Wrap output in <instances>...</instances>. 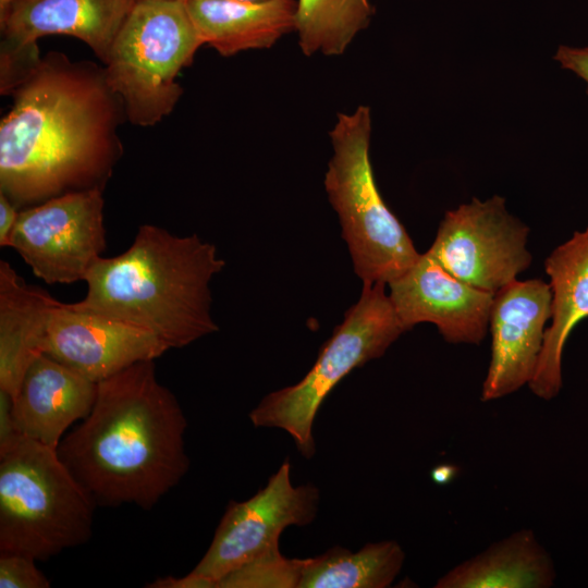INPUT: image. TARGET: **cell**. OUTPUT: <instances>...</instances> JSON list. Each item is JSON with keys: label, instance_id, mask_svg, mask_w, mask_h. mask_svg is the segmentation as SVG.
<instances>
[{"label": "cell", "instance_id": "cell-30", "mask_svg": "<svg viewBox=\"0 0 588 588\" xmlns=\"http://www.w3.org/2000/svg\"><path fill=\"white\" fill-rule=\"evenodd\" d=\"M10 0H0V10L3 9Z\"/></svg>", "mask_w": 588, "mask_h": 588}, {"label": "cell", "instance_id": "cell-5", "mask_svg": "<svg viewBox=\"0 0 588 588\" xmlns=\"http://www.w3.org/2000/svg\"><path fill=\"white\" fill-rule=\"evenodd\" d=\"M370 135L369 107L338 114L330 131L333 155L324 187L339 216L355 273L363 283L388 284L420 254L378 191L369 158Z\"/></svg>", "mask_w": 588, "mask_h": 588}, {"label": "cell", "instance_id": "cell-12", "mask_svg": "<svg viewBox=\"0 0 588 588\" xmlns=\"http://www.w3.org/2000/svg\"><path fill=\"white\" fill-rule=\"evenodd\" d=\"M388 285L406 331L430 322L449 343L477 345L486 338L494 294L462 281L429 250Z\"/></svg>", "mask_w": 588, "mask_h": 588}, {"label": "cell", "instance_id": "cell-19", "mask_svg": "<svg viewBox=\"0 0 588 588\" xmlns=\"http://www.w3.org/2000/svg\"><path fill=\"white\" fill-rule=\"evenodd\" d=\"M556 573L530 529L517 530L441 576L436 588H549Z\"/></svg>", "mask_w": 588, "mask_h": 588}, {"label": "cell", "instance_id": "cell-27", "mask_svg": "<svg viewBox=\"0 0 588 588\" xmlns=\"http://www.w3.org/2000/svg\"><path fill=\"white\" fill-rule=\"evenodd\" d=\"M17 216L16 206L0 192V245L2 247L15 224Z\"/></svg>", "mask_w": 588, "mask_h": 588}, {"label": "cell", "instance_id": "cell-10", "mask_svg": "<svg viewBox=\"0 0 588 588\" xmlns=\"http://www.w3.org/2000/svg\"><path fill=\"white\" fill-rule=\"evenodd\" d=\"M319 499L315 486L292 483L286 460L250 499L228 506L207 552L191 572L217 588L231 572L278 551L279 537L286 527L310 524Z\"/></svg>", "mask_w": 588, "mask_h": 588}, {"label": "cell", "instance_id": "cell-21", "mask_svg": "<svg viewBox=\"0 0 588 588\" xmlns=\"http://www.w3.org/2000/svg\"><path fill=\"white\" fill-rule=\"evenodd\" d=\"M370 0H297L295 30L306 56L342 54L370 22Z\"/></svg>", "mask_w": 588, "mask_h": 588}, {"label": "cell", "instance_id": "cell-11", "mask_svg": "<svg viewBox=\"0 0 588 588\" xmlns=\"http://www.w3.org/2000/svg\"><path fill=\"white\" fill-rule=\"evenodd\" d=\"M552 293L541 279L514 280L494 293L490 310L491 359L481 400H498L528 385L551 318Z\"/></svg>", "mask_w": 588, "mask_h": 588}, {"label": "cell", "instance_id": "cell-31", "mask_svg": "<svg viewBox=\"0 0 588 588\" xmlns=\"http://www.w3.org/2000/svg\"><path fill=\"white\" fill-rule=\"evenodd\" d=\"M135 3L140 1H148V0H133ZM163 1H186V0H163Z\"/></svg>", "mask_w": 588, "mask_h": 588}, {"label": "cell", "instance_id": "cell-22", "mask_svg": "<svg viewBox=\"0 0 588 588\" xmlns=\"http://www.w3.org/2000/svg\"><path fill=\"white\" fill-rule=\"evenodd\" d=\"M307 559H287L280 550L265 554L231 572L217 588H298Z\"/></svg>", "mask_w": 588, "mask_h": 588}, {"label": "cell", "instance_id": "cell-2", "mask_svg": "<svg viewBox=\"0 0 588 588\" xmlns=\"http://www.w3.org/2000/svg\"><path fill=\"white\" fill-rule=\"evenodd\" d=\"M186 427L155 360H143L98 382L90 413L57 450L96 505L150 510L188 471Z\"/></svg>", "mask_w": 588, "mask_h": 588}, {"label": "cell", "instance_id": "cell-29", "mask_svg": "<svg viewBox=\"0 0 588 588\" xmlns=\"http://www.w3.org/2000/svg\"><path fill=\"white\" fill-rule=\"evenodd\" d=\"M233 1H241V2H261L267 0H233Z\"/></svg>", "mask_w": 588, "mask_h": 588}, {"label": "cell", "instance_id": "cell-14", "mask_svg": "<svg viewBox=\"0 0 588 588\" xmlns=\"http://www.w3.org/2000/svg\"><path fill=\"white\" fill-rule=\"evenodd\" d=\"M133 0H10L0 10L4 48L1 63L38 59L36 41L69 35L84 41L106 61Z\"/></svg>", "mask_w": 588, "mask_h": 588}, {"label": "cell", "instance_id": "cell-26", "mask_svg": "<svg viewBox=\"0 0 588 588\" xmlns=\"http://www.w3.org/2000/svg\"><path fill=\"white\" fill-rule=\"evenodd\" d=\"M149 588H212V585L206 578H203L193 572L183 577L164 576L155 579L146 585Z\"/></svg>", "mask_w": 588, "mask_h": 588}, {"label": "cell", "instance_id": "cell-1", "mask_svg": "<svg viewBox=\"0 0 588 588\" xmlns=\"http://www.w3.org/2000/svg\"><path fill=\"white\" fill-rule=\"evenodd\" d=\"M14 91L0 123V192L20 206L103 188L121 154L117 96L103 70L46 58Z\"/></svg>", "mask_w": 588, "mask_h": 588}, {"label": "cell", "instance_id": "cell-3", "mask_svg": "<svg viewBox=\"0 0 588 588\" xmlns=\"http://www.w3.org/2000/svg\"><path fill=\"white\" fill-rule=\"evenodd\" d=\"M224 266L216 246L196 234L142 224L124 253L95 262L85 278L87 294L74 304L181 348L218 330L209 284Z\"/></svg>", "mask_w": 588, "mask_h": 588}, {"label": "cell", "instance_id": "cell-4", "mask_svg": "<svg viewBox=\"0 0 588 588\" xmlns=\"http://www.w3.org/2000/svg\"><path fill=\"white\" fill-rule=\"evenodd\" d=\"M95 506L57 449L22 434L0 448V553L46 561L82 546Z\"/></svg>", "mask_w": 588, "mask_h": 588}, {"label": "cell", "instance_id": "cell-9", "mask_svg": "<svg viewBox=\"0 0 588 588\" xmlns=\"http://www.w3.org/2000/svg\"><path fill=\"white\" fill-rule=\"evenodd\" d=\"M528 234L502 196L473 198L445 212L428 250L462 281L494 294L531 265Z\"/></svg>", "mask_w": 588, "mask_h": 588}, {"label": "cell", "instance_id": "cell-24", "mask_svg": "<svg viewBox=\"0 0 588 588\" xmlns=\"http://www.w3.org/2000/svg\"><path fill=\"white\" fill-rule=\"evenodd\" d=\"M554 59L561 68L574 73L586 83L588 94V46H560Z\"/></svg>", "mask_w": 588, "mask_h": 588}, {"label": "cell", "instance_id": "cell-17", "mask_svg": "<svg viewBox=\"0 0 588 588\" xmlns=\"http://www.w3.org/2000/svg\"><path fill=\"white\" fill-rule=\"evenodd\" d=\"M57 303L0 260V390L12 400L30 364L44 354Z\"/></svg>", "mask_w": 588, "mask_h": 588}, {"label": "cell", "instance_id": "cell-16", "mask_svg": "<svg viewBox=\"0 0 588 588\" xmlns=\"http://www.w3.org/2000/svg\"><path fill=\"white\" fill-rule=\"evenodd\" d=\"M544 270L552 293L550 326L536 371L528 383L538 397L550 401L563 384L562 356L573 329L588 317V226L554 248Z\"/></svg>", "mask_w": 588, "mask_h": 588}, {"label": "cell", "instance_id": "cell-28", "mask_svg": "<svg viewBox=\"0 0 588 588\" xmlns=\"http://www.w3.org/2000/svg\"><path fill=\"white\" fill-rule=\"evenodd\" d=\"M457 473L458 468L455 465L440 464L431 470L430 476L433 482L446 485L455 478Z\"/></svg>", "mask_w": 588, "mask_h": 588}, {"label": "cell", "instance_id": "cell-23", "mask_svg": "<svg viewBox=\"0 0 588 588\" xmlns=\"http://www.w3.org/2000/svg\"><path fill=\"white\" fill-rule=\"evenodd\" d=\"M36 560L20 553H0V588H48L49 579Z\"/></svg>", "mask_w": 588, "mask_h": 588}, {"label": "cell", "instance_id": "cell-8", "mask_svg": "<svg viewBox=\"0 0 588 588\" xmlns=\"http://www.w3.org/2000/svg\"><path fill=\"white\" fill-rule=\"evenodd\" d=\"M3 247L48 284L85 278L106 248L102 188L69 192L19 212Z\"/></svg>", "mask_w": 588, "mask_h": 588}, {"label": "cell", "instance_id": "cell-20", "mask_svg": "<svg viewBox=\"0 0 588 588\" xmlns=\"http://www.w3.org/2000/svg\"><path fill=\"white\" fill-rule=\"evenodd\" d=\"M405 553L394 540L366 543L356 552L334 547L307 558L298 588H385L400 574Z\"/></svg>", "mask_w": 588, "mask_h": 588}, {"label": "cell", "instance_id": "cell-13", "mask_svg": "<svg viewBox=\"0 0 588 588\" xmlns=\"http://www.w3.org/2000/svg\"><path fill=\"white\" fill-rule=\"evenodd\" d=\"M168 350L146 330L58 301L44 354L98 383Z\"/></svg>", "mask_w": 588, "mask_h": 588}, {"label": "cell", "instance_id": "cell-15", "mask_svg": "<svg viewBox=\"0 0 588 588\" xmlns=\"http://www.w3.org/2000/svg\"><path fill=\"white\" fill-rule=\"evenodd\" d=\"M98 383L47 354L26 370L12 400L20 434L58 449L65 430L91 411Z\"/></svg>", "mask_w": 588, "mask_h": 588}, {"label": "cell", "instance_id": "cell-18", "mask_svg": "<svg viewBox=\"0 0 588 588\" xmlns=\"http://www.w3.org/2000/svg\"><path fill=\"white\" fill-rule=\"evenodd\" d=\"M185 3L203 44L225 57L269 48L295 29V0H186Z\"/></svg>", "mask_w": 588, "mask_h": 588}, {"label": "cell", "instance_id": "cell-7", "mask_svg": "<svg viewBox=\"0 0 588 588\" xmlns=\"http://www.w3.org/2000/svg\"><path fill=\"white\" fill-rule=\"evenodd\" d=\"M359 299L321 347L316 363L297 383L266 395L249 413L255 427L278 428L310 458L316 451V415L333 388L352 370L383 356L406 329L385 293V283H363Z\"/></svg>", "mask_w": 588, "mask_h": 588}, {"label": "cell", "instance_id": "cell-25", "mask_svg": "<svg viewBox=\"0 0 588 588\" xmlns=\"http://www.w3.org/2000/svg\"><path fill=\"white\" fill-rule=\"evenodd\" d=\"M13 415L12 397L0 390V448L7 445L19 436Z\"/></svg>", "mask_w": 588, "mask_h": 588}, {"label": "cell", "instance_id": "cell-6", "mask_svg": "<svg viewBox=\"0 0 588 588\" xmlns=\"http://www.w3.org/2000/svg\"><path fill=\"white\" fill-rule=\"evenodd\" d=\"M201 45L185 1L134 3L103 62L106 83L133 124L154 125L173 110L182 95L175 78Z\"/></svg>", "mask_w": 588, "mask_h": 588}]
</instances>
